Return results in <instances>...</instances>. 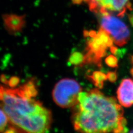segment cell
<instances>
[{
	"mask_svg": "<svg viewBox=\"0 0 133 133\" xmlns=\"http://www.w3.org/2000/svg\"><path fill=\"white\" fill-rule=\"evenodd\" d=\"M37 94L33 81L17 88L0 85V107L18 132L46 133L51 127V112L35 98Z\"/></svg>",
	"mask_w": 133,
	"mask_h": 133,
	"instance_id": "obj_1",
	"label": "cell"
},
{
	"mask_svg": "<svg viewBox=\"0 0 133 133\" xmlns=\"http://www.w3.org/2000/svg\"><path fill=\"white\" fill-rule=\"evenodd\" d=\"M72 122L79 133H124L122 108L113 97L97 89L81 92L74 106Z\"/></svg>",
	"mask_w": 133,
	"mask_h": 133,
	"instance_id": "obj_2",
	"label": "cell"
},
{
	"mask_svg": "<svg viewBox=\"0 0 133 133\" xmlns=\"http://www.w3.org/2000/svg\"><path fill=\"white\" fill-rule=\"evenodd\" d=\"M85 36L88 37V39L84 62H93L99 64L101 58L107 54V49L113 46L114 42L109 35L101 28L97 32L85 31Z\"/></svg>",
	"mask_w": 133,
	"mask_h": 133,
	"instance_id": "obj_3",
	"label": "cell"
},
{
	"mask_svg": "<svg viewBox=\"0 0 133 133\" xmlns=\"http://www.w3.org/2000/svg\"><path fill=\"white\" fill-rule=\"evenodd\" d=\"M81 92V87L76 81L70 78L62 79L54 87L53 99L59 107H73L78 103Z\"/></svg>",
	"mask_w": 133,
	"mask_h": 133,
	"instance_id": "obj_4",
	"label": "cell"
},
{
	"mask_svg": "<svg viewBox=\"0 0 133 133\" xmlns=\"http://www.w3.org/2000/svg\"><path fill=\"white\" fill-rule=\"evenodd\" d=\"M101 28L107 32L114 42L120 47L127 43L130 38V32L127 25L113 15H102Z\"/></svg>",
	"mask_w": 133,
	"mask_h": 133,
	"instance_id": "obj_5",
	"label": "cell"
},
{
	"mask_svg": "<svg viewBox=\"0 0 133 133\" xmlns=\"http://www.w3.org/2000/svg\"><path fill=\"white\" fill-rule=\"evenodd\" d=\"M88 4L89 9L94 13L101 14H115L124 17L128 11H131L130 0H83Z\"/></svg>",
	"mask_w": 133,
	"mask_h": 133,
	"instance_id": "obj_6",
	"label": "cell"
},
{
	"mask_svg": "<svg viewBox=\"0 0 133 133\" xmlns=\"http://www.w3.org/2000/svg\"><path fill=\"white\" fill-rule=\"evenodd\" d=\"M4 27L11 35H16L21 32L26 26V15L14 14H3L2 16Z\"/></svg>",
	"mask_w": 133,
	"mask_h": 133,
	"instance_id": "obj_7",
	"label": "cell"
},
{
	"mask_svg": "<svg viewBox=\"0 0 133 133\" xmlns=\"http://www.w3.org/2000/svg\"><path fill=\"white\" fill-rule=\"evenodd\" d=\"M117 97L120 105L128 108L133 105V80H122L117 90Z\"/></svg>",
	"mask_w": 133,
	"mask_h": 133,
	"instance_id": "obj_8",
	"label": "cell"
},
{
	"mask_svg": "<svg viewBox=\"0 0 133 133\" xmlns=\"http://www.w3.org/2000/svg\"><path fill=\"white\" fill-rule=\"evenodd\" d=\"M84 56L82 53L76 52L71 54L69 58V62L71 64L79 65L84 63Z\"/></svg>",
	"mask_w": 133,
	"mask_h": 133,
	"instance_id": "obj_9",
	"label": "cell"
},
{
	"mask_svg": "<svg viewBox=\"0 0 133 133\" xmlns=\"http://www.w3.org/2000/svg\"><path fill=\"white\" fill-rule=\"evenodd\" d=\"M8 122L9 120L7 115L2 108H0V132L5 130Z\"/></svg>",
	"mask_w": 133,
	"mask_h": 133,
	"instance_id": "obj_10",
	"label": "cell"
},
{
	"mask_svg": "<svg viewBox=\"0 0 133 133\" xmlns=\"http://www.w3.org/2000/svg\"><path fill=\"white\" fill-rule=\"evenodd\" d=\"M107 64L110 66H115L117 65V59L113 55L108 56L105 60Z\"/></svg>",
	"mask_w": 133,
	"mask_h": 133,
	"instance_id": "obj_11",
	"label": "cell"
},
{
	"mask_svg": "<svg viewBox=\"0 0 133 133\" xmlns=\"http://www.w3.org/2000/svg\"><path fill=\"white\" fill-rule=\"evenodd\" d=\"M72 1L74 4H79L82 3L83 0H72Z\"/></svg>",
	"mask_w": 133,
	"mask_h": 133,
	"instance_id": "obj_12",
	"label": "cell"
},
{
	"mask_svg": "<svg viewBox=\"0 0 133 133\" xmlns=\"http://www.w3.org/2000/svg\"><path fill=\"white\" fill-rule=\"evenodd\" d=\"M129 20H130V23L133 26V15H130L129 16Z\"/></svg>",
	"mask_w": 133,
	"mask_h": 133,
	"instance_id": "obj_13",
	"label": "cell"
},
{
	"mask_svg": "<svg viewBox=\"0 0 133 133\" xmlns=\"http://www.w3.org/2000/svg\"><path fill=\"white\" fill-rule=\"evenodd\" d=\"M131 74L133 75V68L131 69Z\"/></svg>",
	"mask_w": 133,
	"mask_h": 133,
	"instance_id": "obj_14",
	"label": "cell"
},
{
	"mask_svg": "<svg viewBox=\"0 0 133 133\" xmlns=\"http://www.w3.org/2000/svg\"><path fill=\"white\" fill-rule=\"evenodd\" d=\"M129 133H133V129L132 130H131L129 132Z\"/></svg>",
	"mask_w": 133,
	"mask_h": 133,
	"instance_id": "obj_15",
	"label": "cell"
},
{
	"mask_svg": "<svg viewBox=\"0 0 133 133\" xmlns=\"http://www.w3.org/2000/svg\"><path fill=\"white\" fill-rule=\"evenodd\" d=\"M131 59H132V62H133V56L132 57V58H131Z\"/></svg>",
	"mask_w": 133,
	"mask_h": 133,
	"instance_id": "obj_16",
	"label": "cell"
}]
</instances>
